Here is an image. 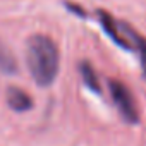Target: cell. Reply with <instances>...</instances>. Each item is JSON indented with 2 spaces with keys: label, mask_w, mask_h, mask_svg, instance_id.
Instances as JSON below:
<instances>
[{
  "label": "cell",
  "mask_w": 146,
  "mask_h": 146,
  "mask_svg": "<svg viewBox=\"0 0 146 146\" xmlns=\"http://www.w3.org/2000/svg\"><path fill=\"white\" fill-rule=\"evenodd\" d=\"M79 70H81V76L84 79V84L91 91L100 93V83H98V78H96V72H95L93 65L90 62H81L79 64Z\"/></svg>",
  "instance_id": "8992f818"
},
{
  "label": "cell",
  "mask_w": 146,
  "mask_h": 146,
  "mask_svg": "<svg viewBox=\"0 0 146 146\" xmlns=\"http://www.w3.org/2000/svg\"><path fill=\"white\" fill-rule=\"evenodd\" d=\"M134 48L139 52L141 67H143V78L146 79V40L141 35H136V38H134Z\"/></svg>",
  "instance_id": "52a82bcc"
},
{
  "label": "cell",
  "mask_w": 146,
  "mask_h": 146,
  "mask_svg": "<svg viewBox=\"0 0 146 146\" xmlns=\"http://www.w3.org/2000/svg\"><path fill=\"white\" fill-rule=\"evenodd\" d=\"M26 64L38 86H50L60 67L57 43L46 35H33L26 43Z\"/></svg>",
  "instance_id": "6da1fadb"
},
{
  "label": "cell",
  "mask_w": 146,
  "mask_h": 146,
  "mask_svg": "<svg viewBox=\"0 0 146 146\" xmlns=\"http://www.w3.org/2000/svg\"><path fill=\"white\" fill-rule=\"evenodd\" d=\"M17 70V60L12 50L0 40V72L4 74H14Z\"/></svg>",
  "instance_id": "5b68a950"
},
{
  "label": "cell",
  "mask_w": 146,
  "mask_h": 146,
  "mask_svg": "<svg viewBox=\"0 0 146 146\" xmlns=\"http://www.w3.org/2000/svg\"><path fill=\"white\" fill-rule=\"evenodd\" d=\"M98 16H100V23H102L103 31L113 40L115 45H119V46H122V48H125V50H134L132 45H131V41H129L127 36H125L124 23H117L108 12H103V11H100Z\"/></svg>",
  "instance_id": "3957f363"
},
{
  "label": "cell",
  "mask_w": 146,
  "mask_h": 146,
  "mask_svg": "<svg viewBox=\"0 0 146 146\" xmlns=\"http://www.w3.org/2000/svg\"><path fill=\"white\" fill-rule=\"evenodd\" d=\"M108 88H110V95L113 98V103L117 105L120 115L124 117L125 122L129 124H136L139 120V112H137V105L136 100L132 96V93L127 90V86L120 81L110 79L108 81Z\"/></svg>",
  "instance_id": "7a4b0ae2"
},
{
  "label": "cell",
  "mask_w": 146,
  "mask_h": 146,
  "mask_svg": "<svg viewBox=\"0 0 146 146\" xmlns=\"http://www.w3.org/2000/svg\"><path fill=\"white\" fill-rule=\"evenodd\" d=\"M5 96H7V105H9L12 110H16V112H28V110L33 107L31 96H29L24 90H21V88L11 86V88L7 90Z\"/></svg>",
  "instance_id": "277c9868"
}]
</instances>
